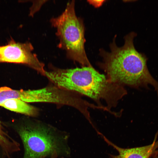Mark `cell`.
<instances>
[{
  "instance_id": "obj_7",
  "label": "cell",
  "mask_w": 158,
  "mask_h": 158,
  "mask_svg": "<svg viewBox=\"0 0 158 158\" xmlns=\"http://www.w3.org/2000/svg\"><path fill=\"white\" fill-rule=\"evenodd\" d=\"M0 106L11 111L31 116H36L38 113L36 108L19 99L7 100Z\"/></svg>"
},
{
  "instance_id": "obj_5",
  "label": "cell",
  "mask_w": 158,
  "mask_h": 158,
  "mask_svg": "<svg viewBox=\"0 0 158 158\" xmlns=\"http://www.w3.org/2000/svg\"><path fill=\"white\" fill-rule=\"evenodd\" d=\"M33 50L30 42H17L11 38L6 44L0 46V63L25 64L44 75V64L32 52Z\"/></svg>"
},
{
  "instance_id": "obj_1",
  "label": "cell",
  "mask_w": 158,
  "mask_h": 158,
  "mask_svg": "<svg viewBox=\"0 0 158 158\" xmlns=\"http://www.w3.org/2000/svg\"><path fill=\"white\" fill-rule=\"evenodd\" d=\"M136 35L133 32L126 35L121 47H118L114 41L110 45V52L100 49L103 61L98 65L111 82L134 88L150 84L158 94V82L148 71L146 58L135 48L133 40Z\"/></svg>"
},
{
  "instance_id": "obj_10",
  "label": "cell",
  "mask_w": 158,
  "mask_h": 158,
  "mask_svg": "<svg viewBox=\"0 0 158 158\" xmlns=\"http://www.w3.org/2000/svg\"><path fill=\"white\" fill-rule=\"evenodd\" d=\"M58 156H59L57 154H55L51 155L50 156V158H57ZM41 158H45L44 157H42ZM59 158H64V157H61Z\"/></svg>"
},
{
  "instance_id": "obj_3",
  "label": "cell",
  "mask_w": 158,
  "mask_h": 158,
  "mask_svg": "<svg viewBox=\"0 0 158 158\" xmlns=\"http://www.w3.org/2000/svg\"><path fill=\"white\" fill-rule=\"evenodd\" d=\"M18 131L24 146L23 158L70 154L68 134L51 126L37 121L21 126Z\"/></svg>"
},
{
  "instance_id": "obj_8",
  "label": "cell",
  "mask_w": 158,
  "mask_h": 158,
  "mask_svg": "<svg viewBox=\"0 0 158 158\" xmlns=\"http://www.w3.org/2000/svg\"><path fill=\"white\" fill-rule=\"evenodd\" d=\"M0 145L7 154L17 151L19 144L10 137L3 130L0 121Z\"/></svg>"
},
{
  "instance_id": "obj_9",
  "label": "cell",
  "mask_w": 158,
  "mask_h": 158,
  "mask_svg": "<svg viewBox=\"0 0 158 158\" xmlns=\"http://www.w3.org/2000/svg\"><path fill=\"white\" fill-rule=\"evenodd\" d=\"M33 2V4L30 8L29 15L32 16L34 14L38 11L42 5L47 1H39L38 2H36V1Z\"/></svg>"
},
{
  "instance_id": "obj_2",
  "label": "cell",
  "mask_w": 158,
  "mask_h": 158,
  "mask_svg": "<svg viewBox=\"0 0 158 158\" xmlns=\"http://www.w3.org/2000/svg\"><path fill=\"white\" fill-rule=\"evenodd\" d=\"M58 84L61 88L74 91L93 99L99 106L104 100L110 111L118 101L127 94L123 86L113 83L92 66L63 69L59 73Z\"/></svg>"
},
{
  "instance_id": "obj_6",
  "label": "cell",
  "mask_w": 158,
  "mask_h": 158,
  "mask_svg": "<svg viewBox=\"0 0 158 158\" xmlns=\"http://www.w3.org/2000/svg\"><path fill=\"white\" fill-rule=\"evenodd\" d=\"M100 135L109 145L115 149L118 152L117 155L110 154L111 158H149L158 148L157 135L152 144L145 146L131 148H123L116 145L109 140L101 133Z\"/></svg>"
},
{
  "instance_id": "obj_4",
  "label": "cell",
  "mask_w": 158,
  "mask_h": 158,
  "mask_svg": "<svg viewBox=\"0 0 158 158\" xmlns=\"http://www.w3.org/2000/svg\"><path fill=\"white\" fill-rule=\"evenodd\" d=\"M50 22L57 30L56 35L59 40L58 46L66 51L68 58L82 67L92 66L85 49L84 24L76 15L75 1L68 2L61 14L52 18Z\"/></svg>"
},
{
  "instance_id": "obj_11",
  "label": "cell",
  "mask_w": 158,
  "mask_h": 158,
  "mask_svg": "<svg viewBox=\"0 0 158 158\" xmlns=\"http://www.w3.org/2000/svg\"><path fill=\"white\" fill-rule=\"evenodd\" d=\"M154 158H158V154L156 155L154 157Z\"/></svg>"
}]
</instances>
